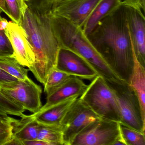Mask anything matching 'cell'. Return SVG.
Segmentation results:
<instances>
[{
	"label": "cell",
	"mask_w": 145,
	"mask_h": 145,
	"mask_svg": "<svg viewBox=\"0 0 145 145\" xmlns=\"http://www.w3.org/2000/svg\"><path fill=\"white\" fill-rule=\"evenodd\" d=\"M88 85L78 77L72 76L46 95V103L39 111H42L74 96L80 97Z\"/></svg>",
	"instance_id": "cell-13"
},
{
	"label": "cell",
	"mask_w": 145,
	"mask_h": 145,
	"mask_svg": "<svg viewBox=\"0 0 145 145\" xmlns=\"http://www.w3.org/2000/svg\"><path fill=\"white\" fill-rule=\"evenodd\" d=\"M10 117L6 111L1 107H0V119L5 121H8Z\"/></svg>",
	"instance_id": "cell-28"
},
{
	"label": "cell",
	"mask_w": 145,
	"mask_h": 145,
	"mask_svg": "<svg viewBox=\"0 0 145 145\" xmlns=\"http://www.w3.org/2000/svg\"><path fill=\"white\" fill-rule=\"evenodd\" d=\"M18 61L24 67L30 68L35 61V56L22 27L15 22H10L5 30Z\"/></svg>",
	"instance_id": "cell-11"
},
{
	"label": "cell",
	"mask_w": 145,
	"mask_h": 145,
	"mask_svg": "<svg viewBox=\"0 0 145 145\" xmlns=\"http://www.w3.org/2000/svg\"><path fill=\"white\" fill-rule=\"evenodd\" d=\"M120 135L119 122L100 118L82 130L72 145H113Z\"/></svg>",
	"instance_id": "cell-8"
},
{
	"label": "cell",
	"mask_w": 145,
	"mask_h": 145,
	"mask_svg": "<svg viewBox=\"0 0 145 145\" xmlns=\"http://www.w3.org/2000/svg\"><path fill=\"white\" fill-rule=\"evenodd\" d=\"M79 98L99 118L120 122V115L115 96L105 79L94 78Z\"/></svg>",
	"instance_id": "cell-5"
},
{
	"label": "cell",
	"mask_w": 145,
	"mask_h": 145,
	"mask_svg": "<svg viewBox=\"0 0 145 145\" xmlns=\"http://www.w3.org/2000/svg\"><path fill=\"white\" fill-rule=\"evenodd\" d=\"M20 120L12 118L13 136L22 143L26 140L37 139L40 124L35 119L33 114H24ZM23 145V143H22Z\"/></svg>",
	"instance_id": "cell-15"
},
{
	"label": "cell",
	"mask_w": 145,
	"mask_h": 145,
	"mask_svg": "<svg viewBox=\"0 0 145 145\" xmlns=\"http://www.w3.org/2000/svg\"><path fill=\"white\" fill-rule=\"evenodd\" d=\"M101 0H56L50 15L62 17L83 28Z\"/></svg>",
	"instance_id": "cell-9"
},
{
	"label": "cell",
	"mask_w": 145,
	"mask_h": 145,
	"mask_svg": "<svg viewBox=\"0 0 145 145\" xmlns=\"http://www.w3.org/2000/svg\"><path fill=\"white\" fill-rule=\"evenodd\" d=\"M50 16L52 30L60 48L70 50L84 57L104 79L118 78L91 44L82 29L64 18Z\"/></svg>",
	"instance_id": "cell-3"
},
{
	"label": "cell",
	"mask_w": 145,
	"mask_h": 145,
	"mask_svg": "<svg viewBox=\"0 0 145 145\" xmlns=\"http://www.w3.org/2000/svg\"><path fill=\"white\" fill-rule=\"evenodd\" d=\"M20 25L27 34L35 56V61L29 70L43 84L56 67L60 48L52 30L50 16L39 15L27 7Z\"/></svg>",
	"instance_id": "cell-2"
},
{
	"label": "cell",
	"mask_w": 145,
	"mask_h": 145,
	"mask_svg": "<svg viewBox=\"0 0 145 145\" xmlns=\"http://www.w3.org/2000/svg\"><path fill=\"white\" fill-rule=\"evenodd\" d=\"M0 16V57L13 55V51L10 42L5 32Z\"/></svg>",
	"instance_id": "cell-23"
},
{
	"label": "cell",
	"mask_w": 145,
	"mask_h": 145,
	"mask_svg": "<svg viewBox=\"0 0 145 145\" xmlns=\"http://www.w3.org/2000/svg\"><path fill=\"white\" fill-rule=\"evenodd\" d=\"M55 68L82 79L92 80L99 75L92 65L84 57L63 48L59 49Z\"/></svg>",
	"instance_id": "cell-10"
},
{
	"label": "cell",
	"mask_w": 145,
	"mask_h": 145,
	"mask_svg": "<svg viewBox=\"0 0 145 145\" xmlns=\"http://www.w3.org/2000/svg\"><path fill=\"white\" fill-rule=\"evenodd\" d=\"M121 0H101L88 18L82 28L86 36L89 35L103 18L119 6Z\"/></svg>",
	"instance_id": "cell-16"
},
{
	"label": "cell",
	"mask_w": 145,
	"mask_h": 145,
	"mask_svg": "<svg viewBox=\"0 0 145 145\" xmlns=\"http://www.w3.org/2000/svg\"><path fill=\"white\" fill-rule=\"evenodd\" d=\"M17 79L9 74L0 68V84L16 81Z\"/></svg>",
	"instance_id": "cell-25"
},
{
	"label": "cell",
	"mask_w": 145,
	"mask_h": 145,
	"mask_svg": "<svg viewBox=\"0 0 145 145\" xmlns=\"http://www.w3.org/2000/svg\"><path fill=\"white\" fill-rule=\"evenodd\" d=\"M22 143L23 145H50L49 143L46 142L38 139L24 141Z\"/></svg>",
	"instance_id": "cell-26"
},
{
	"label": "cell",
	"mask_w": 145,
	"mask_h": 145,
	"mask_svg": "<svg viewBox=\"0 0 145 145\" xmlns=\"http://www.w3.org/2000/svg\"><path fill=\"white\" fill-rule=\"evenodd\" d=\"M28 8L41 16L50 15L56 0H24Z\"/></svg>",
	"instance_id": "cell-22"
},
{
	"label": "cell",
	"mask_w": 145,
	"mask_h": 145,
	"mask_svg": "<svg viewBox=\"0 0 145 145\" xmlns=\"http://www.w3.org/2000/svg\"><path fill=\"white\" fill-rule=\"evenodd\" d=\"M129 84L138 96L142 112L145 117V67L138 61L135 54L133 71Z\"/></svg>",
	"instance_id": "cell-17"
},
{
	"label": "cell",
	"mask_w": 145,
	"mask_h": 145,
	"mask_svg": "<svg viewBox=\"0 0 145 145\" xmlns=\"http://www.w3.org/2000/svg\"><path fill=\"white\" fill-rule=\"evenodd\" d=\"M120 134L126 145H145L144 132L138 131L120 123Z\"/></svg>",
	"instance_id": "cell-21"
},
{
	"label": "cell",
	"mask_w": 145,
	"mask_h": 145,
	"mask_svg": "<svg viewBox=\"0 0 145 145\" xmlns=\"http://www.w3.org/2000/svg\"><path fill=\"white\" fill-rule=\"evenodd\" d=\"M0 68L18 80H24L28 77L29 69L22 66L13 55L0 57Z\"/></svg>",
	"instance_id": "cell-18"
},
{
	"label": "cell",
	"mask_w": 145,
	"mask_h": 145,
	"mask_svg": "<svg viewBox=\"0 0 145 145\" xmlns=\"http://www.w3.org/2000/svg\"><path fill=\"white\" fill-rule=\"evenodd\" d=\"M100 118L80 98H78L60 123L63 145H72L75 137L82 130Z\"/></svg>",
	"instance_id": "cell-7"
},
{
	"label": "cell",
	"mask_w": 145,
	"mask_h": 145,
	"mask_svg": "<svg viewBox=\"0 0 145 145\" xmlns=\"http://www.w3.org/2000/svg\"><path fill=\"white\" fill-rule=\"evenodd\" d=\"M86 36L116 76L129 84L135 53L127 21V5L122 2Z\"/></svg>",
	"instance_id": "cell-1"
},
{
	"label": "cell",
	"mask_w": 145,
	"mask_h": 145,
	"mask_svg": "<svg viewBox=\"0 0 145 145\" xmlns=\"http://www.w3.org/2000/svg\"><path fill=\"white\" fill-rule=\"evenodd\" d=\"M40 124L37 139L46 142L50 145H63L62 132L60 126Z\"/></svg>",
	"instance_id": "cell-19"
},
{
	"label": "cell",
	"mask_w": 145,
	"mask_h": 145,
	"mask_svg": "<svg viewBox=\"0 0 145 145\" xmlns=\"http://www.w3.org/2000/svg\"><path fill=\"white\" fill-rule=\"evenodd\" d=\"M72 76L56 69L54 68L49 74L43 85L44 92L46 95L69 79Z\"/></svg>",
	"instance_id": "cell-20"
},
{
	"label": "cell",
	"mask_w": 145,
	"mask_h": 145,
	"mask_svg": "<svg viewBox=\"0 0 145 145\" xmlns=\"http://www.w3.org/2000/svg\"><path fill=\"white\" fill-rule=\"evenodd\" d=\"M10 121L0 119V145H7L13 136L12 126Z\"/></svg>",
	"instance_id": "cell-24"
},
{
	"label": "cell",
	"mask_w": 145,
	"mask_h": 145,
	"mask_svg": "<svg viewBox=\"0 0 145 145\" xmlns=\"http://www.w3.org/2000/svg\"><path fill=\"white\" fill-rule=\"evenodd\" d=\"M0 10H1L2 12L5 13L9 18L11 19V16L7 8L5 0H0Z\"/></svg>",
	"instance_id": "cell-27"
},
{
	"label": "cell",
	"mask_w": 145,
	"mask_h": 145,
	"mask_svg": "<svg viewBox=\"0 0 145 145\" xmlns=\"http://www.w3.org/2000/svg\"><path fill=\"white\" fill-rule=\"evenodd\" d=\"M105 80L116 98L120 113V123L145 133V117L138 96L129 84L119 78Z\"/></svg>",
	"instance_id": "cell-4"
},
{
	"label": "cell",
	"mask_w": 145,
	"mask_h": 145,
	"mask_svg": "<svg viewBox=\"0 0 145 145\" xmlns=\"http://www.w3.org/2000/svg\"><path fill=\"white\" fill-rule=\"evenodd\" d=\"M0 91L33 113L39 112L42 106V89L29 77L1 84Z\"/></svg>",
	"instance_id": "cell-6"
},
{
	"label": "cell",
	"mask_w": 145,
	"mask_h": 145,
	"mask_svg": "<svg viewBox=\"0 0 145 145\" xmlns=\"http://www.w3.org/2000/svg\"><path fill=\"white\" fill-rule=\"evenodd\" d=\"M1 12H1V10H0V16H1Z\"/></svg>",
	"instance_id": "cell-29"
},
{
	"label": "cell",
	"mask_w": 145,
	"mask_h": 145,
	"mask_svg": "<svg viewBox=\"0 0 145 145\" xmlns=\"http://www.w3.org/2000/svg\"><path fill=\"white\" fill-rule=\"evenodd\" d=\"M74 96L48 108L45 110L33 113L39 123L51 126H60L66 113L78 98Z\"/></svg>",
	"instance_id": "cell-14"
},
{
	"label": "cell",
	"mask_w": 145,
	"mask_h": 145,
	"mask_svg": "<svg viewBox=\"0 0 145 145\" xmlns=\"http://www.w3.org/2000/svg\"><path fill=\"white\" fill-rule=\"evenodd\" d=\"M127 5V21L134 52L138 61L145 67V19L140 9Z\"/></svg>",
	"instance_id": "cell-12"
}]
</instances>
